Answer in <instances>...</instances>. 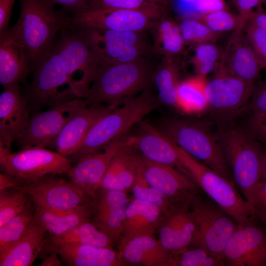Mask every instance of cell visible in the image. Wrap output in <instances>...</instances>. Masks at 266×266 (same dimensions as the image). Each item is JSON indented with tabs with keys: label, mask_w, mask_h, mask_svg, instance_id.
<instances>
[{
	"label": "cell",
	"mask_w": 266,
	"mask_h": 266,
	"mask_svg": "<svg viewBox=\"0 0 266 266\" xmlns=\"http://www.w3.org/2000/svg\"><path fill=\"white\" fill-rule=\"evenodd\" d=\"M56 45L77 97L85 99L101 66L97 46L88 30L71 25L60 33Z\"/></svg>",
	"instance_id": "7"
},
{
	"label": "cell",
	"mask_w": 266,
	"mask_h": 266,
	"mask_svg": "<svg viewBox=\"0 0 266 266\" xmlns=\"http://www.w3.org/2000/svg\"><path fill=\"white\" fill-rule=\"evenodd\" d=\"M255 87L254 84L217 71L205 86L208 109L221 121L229 120L246 110Z\"/></svg>",
	"instance_id": "13"
},
{
	"label": "cell",
	"mask_w": 266,
	"mask_h": 266,
	"mask_svg": "<svg viewBox=\"0 0 266 266\" xmlns=\"http://www.w3.org/2000/svg\"><path fill=\"white\" fill-rule=\"evenodd\" d=\"M154 52L162 57H177L186 44L179 25L167 13L156 20L150 28Z\"/></svg>",
	"instance_id": "32"
},
{
	"label": "cell",
	"mask_w": 266,
	"mask_h": 266,
	"mask_svg": "<svg viewBox=\"0 0 266 266\" xmlns=\"http://www.w3.org/2000/svg\"><path fill=\"white\" fill-rule=\"evenodd\" d=\"M168 3V0H92L86 10L103 8L140 9L156 5L167 6Z\"/></svg>",
	"instance_id": "43"
},
{
	"label": "cell",
	"mask_w": 266,
	"mask_h": 266,
	"mask_svg": "<svg viewBox=\"0 0 266 266\" xmlns=\"http://www.w3.org/2000/svg\"><path fill=\"white\" fill-rule=\"evenodd\" d=\"M136 153L125 143L110 161L101 189L125 192L131 189L140 168V156Z\"/></svg>",
	"instance_id": "28"
},
{
	"label": "cell",
	"mask_w": 266,
	"mask_h": 266,
	"mask_svg": "<svg viewBox=\"0 0 266 266\" xmlns=\"http://www.w3.org/2000/svg\"><path fill=\"white\" fill-rule=\"evenodd\" d=\"M180 163L205 195L238 224L259 218L257 211L236 189L233 181L206 166L177 146Z\"/></svg>",
	"instance_id": "8"
},
{
	"label": "cell",
	"mask_w": 266,
	"mask_h": 266,
	"mask_svg": "<svg viewBox=\"0 0 266 266\" xmlns=\"http://www.w3.org/2000/svg\"><path fill=\"white\" fill-rule=\"evenodd\" d=\"M33 70L30 55L14 25L0 33V83L19 84Z\"/></svg>",
	"instance_id": "21"
},
{
	"label": "cell",
	"mask_w": 266,
	"mask_h": 266,
	"mask_svg": "<svg viewBox=\"0 0 266 266\" xmlns=\"http://www.w3.org/2000/svg\"><path fill=\"white\" fill-rule=\"evenodd\" d=\"M92 215L91 204L66 211L35 208L34 220L44 227L50 236H57L90 221Z\"/></svg>",
	"instance_id": "31"
},
{
	"label": "cell",
	"mask_w": 266,
	"mask_h": 266,
	"mask_svg": "<svg viewBox=\"0 0 266 266\" xmlns=\"http://www.w3.org/2000/svg\"><path fill=\"white\" fill-rule=\"evenodd\" d=\"M140 156V170L145 180L173 203L190 202L200 192L189 174L176 167L152 162Z\"/></svg>",
	"instance_id": "16"
},
{
	"label": "cell",
	"mask_w": 266,
	"mask_h": 266,
	"mask_svg": "<svg viewBox=\"0 0 266 266\" xmlns=\"http://www.w3.org/2000/svg\"><path fill=\"white\" fill-rule=\"evenodd\" d=\"M85 28L97 46L101 66L155 55L148 32H117Z\"/></svg>",
	"instance_id": "11"
},
{
	"label": "cell",
	"mask_w": 266,
	"mask_h": 266,
	"mask_svg": "<svg viewBox=\"0 0 266 266\" xmlns=\"http://www.w3.org/2000/svg\"><path fill=\"white\" fill-rule=\"evenodd\" d=\"M167 13L166 6L140 9L103 8L71 15V25L117 32H148L153 24Z\"/></svg>",
	"instance_id": "9"
},
{
	"label": "cell",
	"mask_w": 266,
	"mask_h": 266,
	"mask_svg": "<svg viewBox=\"0 0 266 266\" xmlns=\"http://www.w3.org/2000/svg\"><path fill=\"white\" fill-rule=\"evenodd\" d=\"M205 78L195 75L179 84L176 98V109L187 114H198L208 109L205 96Z\"/></svg>",
	"instance_id": "34"
},
{
	"label": "cell",
	"mask_w": 266,
	"mask_h": 266,
	"mask_svg": "<svg viewBox=\"0 0 266 266\" xmlns=\"http://www.w3.org/2000/svg\"><path fill=\"white\" fill-rule=\"evenodd\" d=\"M190 208L199 230L200 244L223 257L226 244L238 224L207 196L200 193L191 200Z\"/></svg>",
	"instance_id": "12"
},
{
	"label": "cell",
	"mask_w": 266,
	"mask_h": 266,
	"mask_svg": "<svg viewBox=\"0 0 266 266\" xmlns=\"http://www.w3.org/2000/svg\"><path fill=\"white\" fill-rule=\"evenodd\" d=\"M46 233L45 228L33 220L25 234L0 254V266H32L44 247Z\"/></svg>",
	"instance_id": "30"
},
{
	"label": "cell",
	"mask_w": 266,
	"mask_h": 266,
	"mask_svg": "<svg viewBox=\"0 0 266 266\" xmlns=\"http://www.w3.org/2000/svg\"><path fill=\"white\" fill-rule=\"evenodd\" d=\"M263 3H264L265 5H266V0H264L263 1Z\"/></svg>",
	"instance_id": "56"
},
{
	"label": "cell",
	"mask_w": 266,
	"mask_h": 266,
	"mask_svg": "<svg viewBox=\"0 0 266 266\" xmlns=\"http://www.w3.org/2000/svg\"><path fill=\"white\" fill-rule=\"evenodd\" d=\"M76 99L35 114L16 140L22 148L28 146L53 147L61 131L75 113L86 104Z\"/></svg>",
	"instance_id": "15"
},
{
	"label": "cell",
	"mask_w": 266,
	"mask_h": 266,
	"mask_svg": "<svg viewBox=\"0 0 266 266\" xmlns=\"http://www.w3.org/2000/svg\"><path fill=\"white\" fill-rule=\"evenodd\" d=\"M194 9L198 16V19L207 13L228 9L225 0H197L194 3Z\"/></svg>",
	"instance_id": "48"
},
{
	"label": "cell",
	"mask_w": 266,
	"mask_h": 266,
	"mask_svg": "<svg viewBox=\"0 0 266 266\" xmlns=\"http://www.w3.org/2000/svg\"><path fill=\"white\" fill-rule=\"evenodd\" d=\"M16 0H0V33L8 27Z\"/></svg>",
	"instance_id": "51"
},
{
	"label": "cell",
	"mask_w": 266,
	"mask_h": 266,
	"mask_svg": "<svg viewBox=\"0 0 266 266\" xmlns=\"http://www.w3.org/2000/svg\"><path fill=\"white\" fill-rule=\"evenodd\" d=\"M24 98L29 111L52 107L78 98L54 41L35 63Z\"/></svg>",
	"instance_id": "5"
},
{
	"label": "cell",
	"mask_w": 266,
	"mask_h": 266,
	"mask_svg": "<svg viewBox=\"0 0 266 266\" xmlns=\"http://www.w3.org/2000/svg\"><path fill=\"white\" fill-rule=\"evenodd\" d=\"M247 22L254 24L266 33V10L261 5L252 12Z\"/></svg>",
	"instance_id": "52"
},
{
	"label": "cell",
	"mask_w": 266,
	"mask_h": 266,
	"mask_svg": "<svg viewBox=\"0 0 266 266\" xmlns=\"http://www.w3.org/2000/svg\"><path fill=\"white\" fill-rule=\"evenodd\" d=\"M244 29L233 32L222 53L217 69L218 71L255 84L262 69L246 38Z\"/></svg>",
	"instance_id": "23"
},
{
	"label": "cell",
	"mask_w": 266,
	"mask_h": 266,
	"mask_svg": "<svg viewBox=\"0 0 266 266\" xmlns=\"http://www.w3.org/2000/svg\"><path fill=\"white\" fill-rule=\"evenodd\" d=\"M131 189L134 199L157 206L164 214L175 204L166 196L147 182L142 174L140 168Z\"/></svg>",
	"instance_id": "40"
},
{
	"label": "cell",
	"mask_w": 266,
	"mask_h": 266,
	"mask_svg": "<svg viewBox=\"0 0 266 266\" xmlns=\"http://www.w3.org/2000/svg\"><path fill=\"white\" fill-rule=\"evenodd\" d=\"M244 127L259 141L266 143V115L250 116Z\"/></svg>",
	"instance_id": "47"
},
{
	"label": "cell",
	"mask_w": 266,
	"mask_h": 266,
	"mask_svg": "<svg viewBox=\"0 0 266 266\" xmlns=\"http://www.w3.org/2000/svg\"><path fill=\"white\" fill-rule=\"evenodd\" d=\"M260 181L266 182V153H265L262 162Z\"/></svg>",
	"instance_id": "55"
},
{
	"label": "cell",
	"mask_w": 266,
	"mask_h": 266,
	"mask_svg": "<svg viewBox=\"0 0 266 266\" xmlns=\"http://www.w3.org/2000/svg\"><path fill=\"white\" fill-rule=\"evenodd\" d=\"M35 207L32 202L21 213L0 227V254L10 248L27 232L33 223Z\"/></svg>",
	"instance_id": "37"
},
{
	"label": "cell",
	"mask_w": 266,
	"mask_h": 266,
	"mask_svg": "<svg viewBox=\"0 0 266 266\" xmlns=\"http://www.w3.org/2000/svg\"><path fill=\"white\" fill-rule=\"evenodd\" d=\"M176 57H162L156 66L153 80L161 104L176 109L177 92L180 82L179 64Z\"/></svg>",
	"instance_id": "33"
},
{
	"label": "cell",
	"mask_w": 266,
	"mask_h": 266,
	"mask_svg": "<svg viewBox=\"0 0 266 266\" xmlns=\"http://www.w3.org/2000/svg\"><path fill=\"white\" fill-rule=\"evenodd\" d=\"M190 202L174 204L164 214L159 225L158 239L169 251L200 244V232Z\"/></svg>",
	"instance_id": "18"
},
{
	"label": "cell",
	"mask_w": 266,
	"mask_h": 266,
	"mask_svg": "<svg viewBox=\"0 0 266 266\" xmlns=\"http://www.w3.org/2000/svg\"><path fill=\"white\" fill-rule=\"evenodd\" d=\"M47 242V246L68 243L112 248L113 241L89 221L59 235L50 236Z\"/></svg>",
	"instance_id": "35"
},
{
	"label": "cell",
	"mask_w": 266,
	"mask_h": 266,
	"mask_svg": "<svg viewBox=\"0 0 266 266\" xmlns=\"http://www.w3.org/2000/svg\"><path fill=\"white\" fill-rule=\"evenodd\" d=\"M49 174L22 186L35 208L66 211L92 203L93 200L71 180Z\"/></svg>",
	"instance_id": "14"
},
{
	"label": "cell",
	"mask_w": 266,
	"mask_h": 266,
	"mask_svg": "<svg viewBox=\"0 0 266 266\" xmlns=\"http://www.w3.org/2000/svg\"><path fill=\"white\" fill-rule=\"evenodd\" d=\"M55 250L63 263L68 266H118L125 265L111 248L88 245L62 244L48 246Z\"/></svg>",
	"instance_id": "29"
},
{
	"label": "cell",
	"mask_w": 266,
	"mask_h": 266,
	"mask_svg": "<svg viewBox=\"0 0 266 266\" xmlns=\"http://www.w3.org/2000/svg\"><path fill=\"white\" fill-rule=\"evenodd\" d=\"M31 202L22 186L0 191V227L23 212Z\"/></svg>",
	"instance_id": "38"
},
{
	"label": "cell",
	"mask_w": 266,
	"mask_h": 266,
	"mask_svg": "<svg viewBox=\"0 0 266 266\" xmlns=\"http://www.w3.org/2000/svg\"><path fill=\"white\" fill-rule=\"evenodd\" d=\"M129 201L126 192L100 188L92 202L93 223L113 241L120 239Z\"/></svg>",
	"instance_id": "24"
},
{
	"label": "cell",
	"mask_w": 266,
	"mask_h": 266,
	"mask_svg": "<svg viewBox=\"0 0 266 266\" xmlns=\"http://www.w3.org/2000/svg\"><path fill=\"white\" fill-rule=\"evenodd\" d=\"M163 215L157 206L134 198L126 209L119 244L134 237L154 235Z\"/></svg>",
	"instance_id": "27"
},
{
	"label": "cell",
	"mask_w": 266,
	"mask_h": 266,
	"mask_svg": "<svg viewBox=\"0 0 266 266\" xmlns=\"http://www.w3.org/2000/svg\"><path fill=\"white\" fill-rule=\"evenodd\" d=\"M264 0H232L238 16L246 24L252 12L261 5Z\"/></svg>",
	"instance_id": "49"
},
{
	"label": "cell",
	"mask_w": 266,
	"mask_h": 266,
	"mask_svg": "<svg viewBox=\"0 0 266 266\" xmlns=\"http://www.w3.org/2000/svg\"><path fill=\"white\" fill-rule=\"evenodd\" d=\"M118 106L86 103L67 122L57 137L54 146L56 152L67 158L74 154L94 124Z\"/></svg>",
	"instance_id": "22"
},
{
	"label": "cell",
	"mask_w": 266,
	"mask_h": 266,
	"mask_svg": "<svg viewBox=\"0 0 266 266\" xmlns=\"http://www.w3.org/2000/svg\"><path fill=\"white\" fill-rule=\"evenodd\" d=\"M128 133L120 135L104 147L103 151L88 155L71 166L67 174L76 185L94 200L109 163L119 149L125 144Z\"/></svg>",
	"instance_id": "20"
},
{
	"label": "cell",
	"mask_w": 266,
	"mask_h": 266,
	"mask_svg": "<svg viewBox=\"0 0 266 266\" xmlns=\"http://www.w3.org/2000/svg\"><path fill=\"white\" fill-rule=\"evenodd\" d=\"M179 25L185 44L196 45L212 43L216 41L221 34L213 32L197 19H183Z\"/></svg>",
	"instance_id": "39"
},
{
	"label": "cell",
	"mask_w": 266,
	"mask_h": 266,
	"mask_svg": "<svg viewBox=\"0 0 266 266\" xmlns=\"http://www.w3.org/2000/svg\"><path fill=\"white\" fill-rule=\"evenodd\" d=\"M151 57L102 66L84 99L87 104H120L151 87L156 65Z\"/></svg>",
	"instance_id": "1"
},
{
	"label": "cell",
	"mask_w": 266,
	"mask_h": 266,
	"mask_svg": "<svg viewBox=\"0 0 266 266\" xmlns=\"http://www.w3.org/2000/svg\"><path fill=\"white\" fill-rule=\"evenodd\" d=\"M136 132L127 136L125 145L144 158L170 165L187 173L181 166L177 146L155 125L144 119L137 124Z\"/></svg>",
	"instance_id": "19"
},
{
	"label": "cell",
	"mask_w": 266,
	"mask_h": 266,
	"mask_svg": "<svg viewBox=\"0 0 266 266\" xmlns=\"http://www.w3.org/2000/svg\"><path fill=\"white\" fill-rule=\"evenodd\" d=\"M29 110L19 84L4 88L0 95V143L11 147L27 126Z\"/></svg>",
	"instance_id": "25"
},
{
	"label": "cell",
	"mask_w": 266,
	"mask_h": 266,
	"mask_svg": "<svg viewBox=\"0 0 266 266\" xmlns=\"http://www.w3.org/2000/svg\"><path fill=\"white\" fill-rule=\"evenodd\" d=\"M250 203L257 211L259 219L266 223V182L260 181L254 188Z\"/></svg>",
	"instance_id": "46"
},
{
	"label": "cell",
	"mask_w": 266,
	"mask_h": 266,
	"mask_svg": "<svg viewBox=\"0 0 266 266\" xmlns=\"http://www.w3.org/2000/svg\"><path fill=\"white\" fill-rule=\"evenodd\" d=\"M71 166L70 159L57 152L45 147L28 146L11 153L0 169L22 186L47 175L67 174Z\"/></svg>",
	"instance_id": "10"
},
{
	"label": "cell",
	"mask_w": 266,
	"mask_h": 266,
	"mask_svg": "<svg viewBox=\"0 0 266 266\" xmlns=\"http://www.w3.org/2000/svg\"><path fill=\"white\" fill-rule=\"evenodd\" d=\"M219 57V50L212 43L196 45L192 58L196 75L206 78L216 68Z\"/></svg>",
	"instance_id": "42"
},
{
	"label": "cell",
	"mask_w": 266,
	"mask_h": 266,
	"mask_svg": "<svg viewBox=\"0 0 266 266\" xmlns=\"http://www.w3.org/2000/svg\"><path fill=\"white\" fill-rule=\"evenodd\" d=\"M50 3L62 6L71 15L87 10L92 0H46Z\"/></svg>",
	"instance_id": "50"
},
{
	"label": "cell",
	"mask_w": 266,
	"mask_h": 266,
	"mask_svg": "<svg viewBox=\"0 0 266 266\" xmlns=\"http://www.w3.org/2000/svg\"><path fill=\"white\" fill-rule=\"evenodd\" d=\"M246 110L250 116L266 115V81L255 86Z\"/></svg>",
	"instance_id": "45"
},
{
	"label": "cell",
	"mask_w": 266,
	"mask_h": 266,
	"mask_svg": "<svg viewBox=\"0 0 266 266\" xmlns=\"http://www.w3.org/2000/svg\"><path fill=\"white\" fill-rule=\"evenodd\" d=\"M234 183L250 203L253 191L260 181L264 152L259 140L245 127L229 120L221 121L217 129Z\"/></svg>",
	"instance_id": "4"
},
{
	"label": "cell",
	"mask_w": 266,
	"mask_h": 266,
	"mask_svg": "<svg viewBox=\"0 0 266 266\" xmlns=\"http://www.w3.org/2000/svg\"><path fill=\"white\" fill-rule=\"evenodd\" d=\"M199 20L211 31L219 34L244 29L246 25L238 14H233L228 9L203 14Z\"/></svg>",
	"instance_id": "41"
},
{
	"label": "cell",
	"mask_w": 266,
	"mask_h": 266,
	"mask_svg": "<svg viewBox=\"0 0 266 266\" xmlns=\"http://www.w3.org/2000/svg\"><path fill=\"white\" fill-rule=\"evenodd\" d=\"M20 15L14 26L30 55L33 69L57 34L71 25V18L57 11L55 5L46 0H20Z\"/></svg>",
	"instance_id": "6"
},
{
	"label": "cell",
	"mask_w": 266,
	"mask_h": 266,
	"mask_svg": "<svg viewBox=\"0 0 266 266\" xmlns=\"http://www.w3.org/2000/svg\"><path fill=\"white\" fill-rule=\"evenodd\" d=\"M50 253L44 257L41 266H63V262L58 257V253L54 250H50Z\"/></svg>",
	"instance_id": "54"
},
{
	"label": "cell",
	"mask_w": 266,
	"mask_h": 266,
	"mask_svg": "<svg viewBox=\"0 0 266 266\" xmlns=\"http://www.w3.org/2000/svg\"><path fill=\"white\" fill-rule=\"evenodd\" d=\"M223 257L215 254L201 244L171 251L170 266H224Z\"/></svg>",
	"instance_id": "36"
},
{
	"label": "cell",
	"mask_w": 266,
	"mask_h": 266,
	"mask_svg": "<svg viewBox=\"0 0 266 266\" xmlns=\"http://www.w3.org/2000/svg\"><path fill=\"white\" fill-rule=\"evenodd\" d=\"M228 266H266V233L253 221L238 224L223 253Z\"/></svg>",
	"instance_id": "17"
},
{
	"label": "cell",
	"mask_w": 266,
	"mask_h": 266,
	"mask_svg": "<svg viewBox=\"0 0 266 266\" xmlns=\"http://www.w3.org/2000/svg\"><path fill=\"white\" fill-rule=\"evenodd\" d=\"M17 186H20L12 177L5 173H0V191Z\"/></svg>",
	"instance_id": "53"
},
{
	"label": "cell",
	"mask_w": 266,
	"mask_h": 266,
	"mask_svg": "<svg viewBox=\"0 0 266 266\" xmlns=\"http://www.w3.org/2000/svg\"><path fill=\"white\" fill-rule=\"evenodd\" d=\"M246 38L255 54L261 69L266 68V33L260 28L247 22L244 29Z\"/></svg>",
	"instance_id": "44"
},
{
	"label": "cell",
	"mask_w": 266,
	"mask_h": 266,
	"mask_svg": "<svg viewBox=\"0 0 266 266\" xmlns=\"http://www.w3.org/2000/svg\"><path fill=\"white\" fill-rule=\"evenodd\" d=\"M155 126L189 155L233 182L217 131L201 121L180 117H165Z\"/></svg>",
	"instance_id": "2"
},
{
	"label": "cell",
	"mask_w": 266,
	"mask_h": 266,
	"mask_svg": "<svg viewBox=\"0 0 266 266\" xmlns=\"http://www.w3.org/2000/svg\"><path fill=\"white\" fill-rule=\"evenodd\" d=\"M160 104L150 87L127 99L121 107L111 110L94 124L78 150L68 158L77 163L99 151L116 137L127 133Z\"/></svg>",
	"instance_id": "3"
},
{
	"label": "cell",
	"mask_w": 266,
	"mask_h": 266,
	"mask_svg": "<svg viewBox=\"0 0 266 266\" xmlns=\"http://www.w3.org/2000/svg\"><path fill=\"white\" fill-rule=\"evenodd\" d=\"M118 255L124 264L144 266H170L171 251L154 235L133 238L119 245Z\"/></svg>",
	"instance_id": "26"
}]
</instances>
